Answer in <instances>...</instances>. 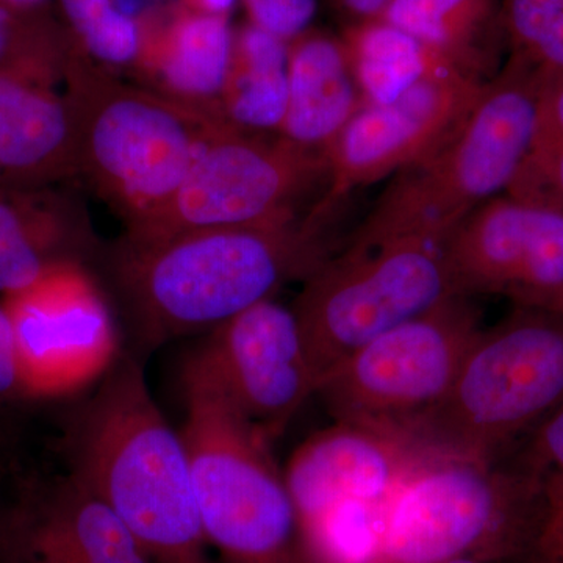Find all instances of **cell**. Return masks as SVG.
Returning <instances> with one entry per match:
<instances>
[{
  "label": "cell",
  "instance_id": "cell-40",
  "mask_svg": "<svg viewBox=\"0 0 563 563\" xmlns=\"http://www.w3.org/2000/svg\"><path fill=\"white\" fill-rule=\"evenodd\" d=\"M539 562H540V561H539ZM540 563H542V562H540Z\"/></svg>",
  "mask_w": 563,
  "mask_h": 563
},
{
  "label": "cell",
  "instance_id": "cell-9",
  "mask_svg": "<svg viewBox=\"0 0 563 563\" xmlns=\"http://www.w3.org/2000/svg\"><path fill=\"white\" fill-rule=\"evenodd\" d=\"M324 152L285 136L265 139L224 122L161 210L129 225L124 239L151 242L221 228L290 224L317 187H329Z\"/></svg>",
  "mask_w": 563,
  "mask_h": 563
},
{
  "label": "cell",
  "instance_id": "cell-17",
  "mask_svg": "<svg viewBox=\"0 0 563 563\" xmlns=\"http://www.w3.org/2000/svg\"><path fill=\"white\" fill-rule=\"evenodd\" d=\"M85 211L51 187L0 184V292L22 290L63 263L95 251Z\"/></svg>",
  "mask_w": 563,
  "mask_h": 563
},
{
  "label": "cell",
  "instance_id": "cell-13",
  "mask_svg": "<svg viewBox=\"0 0 563 563\" xmlns=\"http://www.w3.org/2000/svg\"><path fill=\"white\" fill-rule=\"evenodd\" d=\"M483 85L450 65L387 106L363 107L324 150L331 179L318 210L332 214L352 191L435 150L461 124Z\"/></svg>",
  "mask_w": 563,
  "mask_h": 563
},
{
  "label": "cell",
  "instance_id": "cell-10",
  "mask_svg": "<svg viewBox=\"0 0 563 563\" xmlns=\"http://www.w3.org/2000/svg\"><path fill=\"white\" fill-rule=\"evenodd\" d=\"M472 299H448L363 344L325 373L317 396L333 421L406 433L435 409L483 331Z\"/></svg>",
  "mask_w": 563,
  "mask_h": 563
},
{
  "label": "cell",
  "instance_id": "cell-22",
  "mask_svg": "<svg viewBox=\"0 0 563 563\" xmlns=\"http://www.w3.org/2000/svg\"><path fill=\"white\" fill-rule=\"evenodd\" d=\"M346 52L368 106H387L435 70L453 65L384 21L358 29Z\"/></svg>",
  "mask_w": 563,
  "mask_h": 563
},
{
  "label": "cell",
  "instance_id": "cell-23",
  "mask_svg": "<svg viewBox=\"0 0 563 563\" xmlns=\"http://www.w3.org/2000/svg\"><path fill=\"white\" fill-rule=\"evenodd\" d=\"M485 14V0H391L380 16L463 73L487 81L492 63L476 46Z\"/></svg>",
  "mask_w": 563,
  "mask_h": 563
},
{
  "label": "cell",
  "instance_id": "cell-2",
  "mask_svg": "<svg viewBox=\"0 0 563 563\" xmlns=\"http://www.w3.org/2000/svg\"><path fill=\"white\" fill-rule=\"evenodd\" d=\"M73 479L113 510L154 563H218L203 533L190 457L139 362H117L70 437Z\"/></svg>",
  "mask_w": 563,
  "mask_h": 563
},
{
  "label": "cell",
  "instance_id": "cell-30",
  "mask_svg": "<svg viewBox=\"0 0 563 563\" xmlns=\"http://www.w3.org/2000/svg\"><path fill=\"white\" fill-rule=\"evenodd\" d=\"M533 554L542 563H563V498H547V512Z\"/></svg>",
  "mask_w": 563,
  "mask_h": 563
},
{
  "label": "cell",
  "instance_id": "cell-24",
  "mask_svg": "<svg viewBox=\"0 0 563 563\" xmlns=\"http://www.w3.org/2000/svg\"><path fill=\"white\" fill-rule=\"evenodd\" d=\"M506 195L563 211V73H543L531 143Z\"/></svg>",
  "mask_w": 563,
  "mask_h": 563
},
{
  "label": "cell",
  "instance_id": "cell-1",
  "mask_svg": "<svg viewBox=\"0 0 563 563\" xmlns=\"http://www.w3.org/2000/svg\"><path fill=\"white\" fill-rule=\"evenodd\" d=\"M325 224L309 213L290 224L122 239L111 255L114 285L146 343L211 332L331 257Z\"/></svg>",
  "mask_w": 563,
  "mask_h": 563
},
{
  "label": "cell",
  "instance_id": "cell-20",
  "mask_svg": "<svg viewBox=\"0 0 563 563\" xmlns=\"http://www.w3.org/2000/svg\"><path fill=\"white\" fill-rule=\"evenodd\" d=\"M365 106L346 47L325 36H309L288 52V107L282 136L324 152Z\"/></svg>",
  "mask_w": 563,
  "mask_h": 563
},
{
  "label": "cell",
  "instance_id": "cell-38",
  "mask_svg": "<svg viewBox=\"0 0 563 563\" xmlns=\"http://www.w3.org/2000/svg\"><path fill=\"white\" fill-rule=\"evenodd\" d=\"M11 515L9 517H0V547L5 542L7 533H9Z\"/></svg>",
  "mask_w": 563,
  "mask_h": 563
},
{
  "label": "cell",
  "instance_id": "cell-14",
  "mask_svg": "<svg viewBox=\"0 0 563 563\" xmlns=\"http://www.w3.org/2000/svg\"><path fill=\"white\" fill-rule=\"evenodd\" d=\"M209 333L196 361L273 442L320 384L295 310L266 299Z\"/></svg>",
  "mask_w": 563,
  "mask_h": 563
},
{
  "label": "cell",
  "instance_id": "cell-18",
  "mask_svg": "<svg viewBox=\"0 0 563 563\" xmlns=\"http://www.w3.org/2000/svg\"><path fill=\"white\" fill-rule=\"evenodd\" d=\"M14 536L32 563H154L124 521L73 477L16 512Z\"/></svg>",
  "mask_w": 563,
  "mask_h": 563
},
{
  "label": "cell",
  "instance_id": "cell-28",
  "mask_svg": "<svg viewBox=\"0 0 563 563\" xmlns=\"http://www.w3.org/2000/svg\"><path fill=\"white\" fill-rule=\"evenodd\" d=\"M252 24L280 40L299 35L313 20L317 0H244Z\"/></svg>",
  "mask_w": 563,
  "mask_h": 563
},
{
  "label": "cell",
  "instance_id": "cell-15",
  "mask_svg": "<svg viewBox=\"0 0 563 563\" xmlns=\"http://www.w3.org/2000/svg\"><path fill=\"white\" fill-rule=\"evenodd\" d=\"M66 62L52 43L0 68V184L43 188L79 176Z\"/></svg>",
  "mask_w": 563,
  "mask_h": 563
},
{
  "label": "cell",
  "instance_id": "cell-26",
  "mask_svg": "<svg viewBox=\"0 0 563 563\" xmlns=\"http://www.w3.org/2000/svg\"><path fill=\"white\" fill-rule=\"evenodd\" d=\"M514 57L543 73H563V0H506Z\"/></svg>",
  "mask_w": 563,
  "mask_h": 563
},
{
  "label": "cell",
  "instance_id": "cell-27",
  "mask_svg": "<svg viewBox=\"0 0 563 563\" xmlns=\"http://www.w3.org/2000/svg\"><path fill=\"white\" fill-rule=\"evenodd\" d=\"M514 454L542 479L547 498H563V401L515 446Z\"/></svg>",
  "mask_w": 563,
  "mask_h": 563
},
{
  "label": "cell",
  "instance_id": "cell-6",
  "mask_svg": "<svg viewBox=\"0 0 563 563\" xmlns=\"http://www.w3.org/2000/svg\"><path fill=\"white\" fill-rule=\"evenodd\" d=\"M563 401V312L517 307L483 329L453 387L407 435L435 457L495 461Z\"/></svg>",
  "mask_w": 563,
  "mask_h": 563
},
{
  "label": "cell",
  "instance_id": "cell-16",
  "mask_svg": "<svg viewBox=\"0 0 563 563\" xmlns=\"http://www.w3.org/2000/svg\"><path fill=\"white\" fill-rule=\"evenodd\" d=\"M432 457L406 433L335 421L292 453L284 476L301 521L340 503L387 504Z\"/></svg>",
  "mask_w": 563,
  "mask_h": 563
},
{
  "label": "cell",
  "instance_id": "cell-19",
  "mask_svg": "<svg viewBox=\"0 0 563 563\" xmlns=\"http://www.w3.org/2000/svg\"><path fill=\"white\" fill-rule=\"evenodd\" d=\"M143 36L139 65L154 81L151 90L222 117L220 102L233 47L225 16L180 11Z\"/></svg>",
  "mask_w": 563,
  "mask_h": 563
},
{
  "label": "cell",
  "instance_id": "cell-8",
  "mask_svg": "<svg viewBox=\"0 0 563 563\" xmlns=\"http://www.w3.org/2000/svg\"><path fill=\"white\" fill-rule=\"evenodd\" d=\"M454 296L443 242L402 239L347 244L303 280L292 310L321 380L363 344Z\"/></svg>",
  "mask_w": 563,
  "mask_h": 563
},
{
  "label": "cell",
  "instance_id": "cell-33",
  "mask_svg": "<svg viewBox=\"0 0 563 563\" xmlns=\"http://www.w3.org/2000/svg\"><path fill=\"white\" fill-rule=\"evenodd\" d=\"M391 0H343L350 13L361 18H374L383 14Z\"/></svg>",
  "mask_w": 563,
  "mask_h": 563
},
{
  "label": "cell",
  "instance_id": "cell-39",
  "mask_svg": "<svg viewBox=\"0 0 563 563\" xmlns=\"http://www.w3.org/2000/svg\"><path fill=\"white\" fill-rule=\"evenodd\" d=\"M562 312H563V309H562Z\"/></svg>",
  "mask_w": 563,
  "mask_h": 563
},
{
  "label": "cell",
  "instance_id": "cell-4",
  "mask_svg": "<svg viewBox=\"0 0 563 563\" xmlns=\"http://www.w3.org/2000/svg\"><path fill=\"white\" fill-rule=\"evenodd\" d=\"M65 91L74 111L79 176L125 228L161 210L224 122L151 88L124 84L69 55Z\"/></svg>",
  "mask_w": 563,
  "mask_h": 563
},
{
  "label": "cell",
  "instance_id": "cell-21",
  "mask_svg": "<svg viewBox=\"0 0 563 563\" xmlns=\"http://www.w3.org/2000/svg\"><path fill=\"white\" fill-rule=\"evenodd\" d=\"M288 52L284 40L254 24L233 38L220 102L224 120L243 131L280 132L288 107Z\"/></svg>",
  "mask_w": 563,
  "mask_h": 563
},
{
  "label": "cell",
  "instance_id": "cell-34",
  "mask_svg": "<svg viewBox=\"0 0 563 563\" xmlns=\"http://www.w3.org/2000/svg\"><path fill=\"white\" fill-rule=\"evenodd\" d=\"M187 2L199 13L225 16L232 10L235 0H187Z\"/></svg>",
  "mask_w": 563,
  "mask_h": 563
},
{
  "label": "cell",
  "instance_id": "cell-3",
  "mask_svg": "<svg viewBox=\"0 0 563 563\" xmlns=\"http://www.w3.org/2000/svg\"><path fill=\"white\" fill-rule=\"evenodd\" d=\"M542 84V70L512 57L442 144L395 174L347 244L443 242L477 207L501 196L531 143Z\"/></svg>",
  "mask_w": 563,
  "mask_h": 563
},
{
  "label": "cell",
  "instance_id": "cell-11",
  "mask_svg": "<svg viewBox=\"0 0 563 563\" xmlns=\"http://www.w3.org/2000/svg\"><path fill=\"white\" fill-rule=\"evenodd\" d=\"M2 296L0 303L13 328L22 395H73L117 365V324L85 263H63L29 287Z\"/></svg>",
  "mask_w": 563,
  "mask_h": 563
},
{
  "label": "cell",
  "instance_id": "cell-12",
  "mask_svg": "<svg viewBox=\"0 0 563 563\" xmlns=\"http://www.w3.org/2000/svg\"><path fill=\"white\" fill-rule=\"evenodd\" d=\"M443 254L457 296L498 295L562 312V210L496 196L443 240Z\"/></svg>",
  "mask_w": 563,
  "mask_h": 563
},
{
  "label": "cell",
  "instance_id": "cell-5",
  "mask_svg": "<svg viewBox=\"0 0 563 563\" xmlns=\"http://www.w3.org/2000/svg\"><path fill=\"white\" fill-rule=\"evenodd\" d=\"M190 457L203 533L218 563H307L301 526L272 440L195 357L184 376Z\"/></svg>",
  "mask_w": 563,
  "mask_h": 563
},
{
  "label": "cell",
  "instance_id": "cell-31",
  "mask_svg": "<svg viewBox=\"0 0 563 563\" xmlns=\"http://www.w3.org/2000/svg\"><path fill=\"white\" fill-rule=\"evenodd\" d=\"M22 395L13 328L9 314L0 303V399Z\"/></svg>",
  "mask_w": 563,
  "mask_h": 563
},
{
  "label": "cell",
  "instance_id": "cell-25",
  "mask_svg": "<svg viewBox=\"0 0 563 563\" xmlns=\"http://www.w3.org/2000/svg\"><path fill=\"white\" fill-rule=\"evenodd\" d=\"M63 10L85 49L110 66L139 65L143 29L122 14L113 0H62Z\"/></svg>",
  "mask_w": 563,
  "mask_h": 563
},
{
  "label": "cell",
  "instance_id": "cell-36",
  "mask_svg": "<svg viewBox=\"0 0 563 563\" xmlns=\"http://www.w3.org/2000/svg\"><path fill=\"white\" fill-rule=\"evenodd\" d=\"M443 563H540L536 554L521 555V558L507 559H484V558H466L455 559V561Z\"/></svg>",
  "mask_w": 563,
  "mask_h": 563
},
{
  "label": "cell",
  "instance_id": "cell-35",
  "mask_svg": "<svg viewBox=\"0 0 563 563\" xmlns=\"http://www.w3.org/2000/svg\"><path fill=\"white\" fill-rule=\"evenodd\" d=\"M0 563H32L25 558V554L22 553L20 544L16 542V537H14L13 528H11L5 543L0 547Z\"/></svg>",
  "mask_w": 563,
  "mask_h": 563
},
{
  "label": "cell",
  "instance_id": "cell-37",
  "mask_svg": "<svg viewBox=\"0 0 563 563\" xmlns=\"http://www.w3.org/2000/svg\"><path fill=\"white\" fill-rule=\"evenodd\" d=\"M43 0H0V7L14 11H31L33 7L40 5Z\"/></svg>",
  "mask_w": 563,
  "mask_h": 563
},
{
  "label": "cell",
  "instance_id": "cell-7",
  "mask_svg": "<svg viewBox=\"0 0 563 563\" xmlns=\"http://www.w3.org/2000/svg\"><path fill=\"white\" fill-rule=\"evenodd\" d=\"M547 512L542 479L515 457H432L387 504L377 563L533 554Z\"/></svg>",
  "mask_w": 563,
  "mask_h": 563
},
{
  "label": "cell",
  "instance_id": "cell-29",
  "mask_svg": "<svg viewBox=\"0 0 563 563\" xmlns=\"http://www.w3.org/2000/svg\"><path fill=\"white\" fill-rule=\"evenodd\" d=\"M27 13L0 7V68L55 40L41 22L33 21Z\"/></svg>",
  "mask_w": 563,
  "mask_h": 563
},
{
  "label": "cell",
  "instance_id": "cell-32",
  "mask_svg": "<svg viewBox=\"0 0 563 563\" xmlns=\"http://www.w3.org/2000/svg\"><path fill=\"white\" fill-rule=\"evenodd\" d=\"M163 0H113V5L125 16L139 22L150 16V11L162 5Z\"/></svg>",
  "mask_w": 563,
  "mask_h": 563
}]
</instances>
